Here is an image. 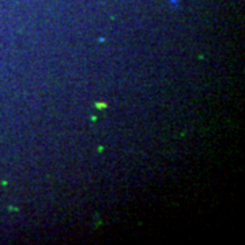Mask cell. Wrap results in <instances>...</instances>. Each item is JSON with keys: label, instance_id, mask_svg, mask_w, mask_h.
<instances>
[{"label": "cell", "instance_id": "cell-1", "mask_svg": "<svg viewBox=\"0 0 245 245\" xmlns=\"http://www.w3.org/2000/svg\"><path fill=\"white\" fill-rule=\"evenodd\" d=\"M96 108L100 109V110H105L108 108V104L104 102V101H98V102H96Z\"/></svg>", "mask_w": 245, "mask_h": 245}]
</instances>
